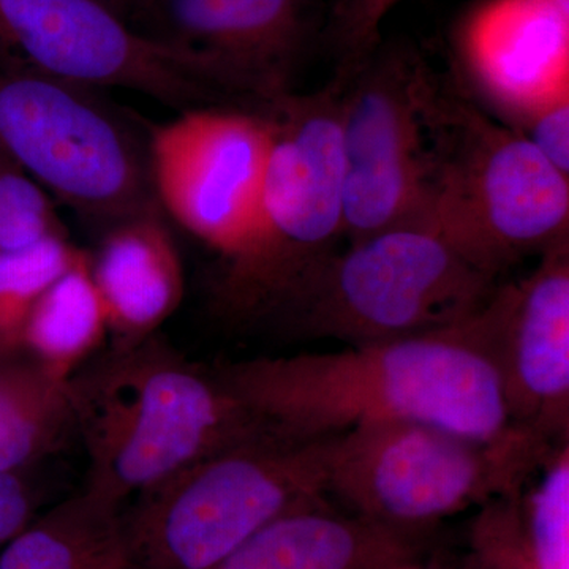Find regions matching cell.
<instances>
[{
    "label": "cell",
    "mask_w": 569,
    "mask_h": 569,
    "mask_svg": "<svg viewBox=\"0 0 569 569\" xmlns=\"http://www.w3.org/2000/svg\"><path fill=\"white\" fill-rule=\"evenodd\" d=\"M479 312L437 331L336 353L247 359L217 373L264 429L291 440L418 421L498 443L526 432L509 425Z\"/></svg>",
    "instance_id": "cell-1"
},
{
    "label": "cell",
    "mask_w": 569,
    "mask_h": 569,
    "mask_svg": "<svg viewBox=\"0 0 569 569\" xmlns=\"http://www.w3.org/2000/svg\"><path fill=\"white\" fill-rule=\"evenodd\" d=\"M415 569H425V568H422V565H419V567H417Z\"/></svg>",
    "instance_id": "cell-30"
},
{
    "label": "cell",
    "mask_w": 569,
    "mask_h": 569,
    "mask_svg": "<svg viewBox=\"0 0 569 569\" xmlns=\"http://www.w3.org/2000/svg\"><path fill=\"white\" fill-rule=\"evenodd\" d=\"M552 452L527 433L481 443L426 422H370L337 436L328 492L355 515L417 537L463 509L522 493Z\"/></svg>",
    "instance_id": "cell-8"
},
{
    "label": "cell",
    "mask_w": 569,
    "mask_h": 569,
    "mask_svg": "<svg viewBox=\"0 0 569 569\" xmlns=\"http://www.w3.org/2000/svg\"><path fill=\"white\" fill-rule=\"evenodd\" d=\"M321 0H151L144 33L203 56L268 110L291 91Z\"/></svg>",
    "instance_id": "cell-13"
},
{
    "label": "cell",
    "mask_w": 569,
    "mask_h": 569,
    "mask_svg": "<svg viewBox=\"0 0 569 569\" xmlns=\"http://www.w3.org/2000/svg\"><path fill=\"white\" fill-rule=\"evenodd\" d=\"M520 134L541 152L561 174L569 178V91L546 97L541 102L516 116Z\"/></svg>",
    "instance_id": "cell-25"
},
{
    "label": "cell",
    "mask_w": 569,
    "mask_h": 569,
    "mask_svg": "<svg viewBox=\"0 0 569 569\" xmlns=\"http://www.w3.org/2000/svg\"><path fill=\"white\" fill-rule=\"evenodd\" d=\"M346 80L269 104L271 144L260 203L242 249L219 266L211 306L231 325L272 326L343 234Z\"/></svg>",
    "instance_id": "cell-3"
},
{
    "label": "cell",
    "mask_w": 569,
    "mask_h": 569,
    "mask_svg": "<svg viewBox=\"0 0 569 569\" xmlns=\"http://www.w3.org/2000/svg\"><path fill=\"white\" fill-rule=\"evenodd\" d=\"M149 130L97 89L0 63V152L102 231L162 211Z\"/></svg>",
    "instance_id": "cell-7"
},
{
    "label": "cell",
    "mask_w": 569,
    "mask_h": 569,
    "mask_svg": "<svg viewBox=\"0 0 569 569\" xmlns=\"http://www.w3.org/2000/svg\"><path fill=\"white\" fill-rule=\"evenodd\" d=\"M271 144L268 112L204 108L151 126L153 192L163 213L227 263L252 231Z\"/></svg>",
    "instance_id": "cell-11"
},
{
    "label": "cell",
    "mask_w": 569,
    "mask_h": 569,
    "mask_svg": "<svg viewBox=\"0 0 569 569\" xmlns=\"http://www.w3.org/2000/svg\"><path fill=\"white\" fill-rule=\"evenodd\" d=\"M419 542L362 518L340 515L328 503L272 520L209 569H415Z\"/></svg>",
    "instance_id": "cell-16"
},
{
    "label": "cell",
    "mask_w": 569,
    "mask_h": 569,
    "mask_svg": "<svg viewBox=\"0 0 569 569\" xmlns=\"http://www.w3.org/2000/svg\"><path fill=\"white\" fill-rule=\"evenodd\" d=\"M336 438L264 429L134 497L122 511L134 569L212 568L272 520L328 503Z\"/></svg>",
    "instance_id": "cell-4"
},
{
    "label": "cell",
    "mask_w": 569,
    "mask_h": 569,
    "mask_svg": "<svg viewBox=\"0 0 569 569\" xmlns=\"http://www.w3.org/2000/svg\"><path fill=\"white\" fill-rule=\"evenodd\" d=\"M402 0H340L332 17V40L340 56L336 74L347 77L381 43V24Z\"/></svg>",
    "instance_id": "cell-24"
},
{
    "label": "cell",
    "mask_w": 569,
    "mask_h": 569,
    "mask_svg": "<svg viewBox=\"0 0 569 569\" xmlns=\"http://www.w3.org/2000/svg\"><path fill=\"white\" fill-rule=\"evenodd\" d=\"M0 569H134L122 508L88 490L67 498L0 549Z\"/></svg>",
    "instance_id": "cell-17"
},
{
    "label": "cell",
    "mask_w": 569,
    "mask_h": 569,
    "mask_svg": "<svg viewBox=\"0 0 569 569\" xmlns=\"http://www.w3.org/2000/svg\"><path fill=\"white\" fill-rule=\"evenodd\" d=\"M342 78L343 234L355 242L425 222L440 88L436 74L410 47L380 43Z\"/></svg>",
    "instance_id": "cell-9"
},
{
    "label": "cell",
    "mask_w": 569,
    "mask_h": 569,
    "mask_svg": "<svg viewBox=\"0 0 569 569\" xmlns=\"http://www.w3.org/2000/svg\"><path fill=\"white\" fill-rule=\"evenodd\" d=\"M425 222L497 279L530 252L568 238L569 178L518 130L438 89Z\"/></svg>",
    "instance_id": "cell-6"
},
{
    "label": "cell",
    "mask_w": 569,
    "mask_h": 569,
    "mask_svg": "<svg viewBox=\"0 0 569 569\" xmlns=\"http://www.w3.org/2000/svg\"><path fill=\"white\" fill-rule=\"evenodd\" d=\"M545 2L557 7V9L565 11V13H569V0H545Z\"/></svg>",
    "instance_id": "cell-28"
},
{
    "label": "cell",
    "mask_w": 569,
    "mask_h": 569,
    "mask_svg": "<svg viewBox=\"0 0 569 569\" xmlns=\"http://www.w3.org/2000/svg\"><path fill=\"white\" fill-rule=\"evenodd\" d=\"M429 223H406L331 253L296 288L276 328L351 346L462 323L497 284Z\"/></svg>",
    "instance_id": "cell-5"
},
{
    "label": "cell",
    "mask_w": 569,
    "mask_h": 569,
    "mask_svg": "<svg viewBox=\"0 0 569 569\" xmlns=\"http://www.w3.org/2000/svg\"><path fill=\"white\" fill-rule=\"evenodd\" d=\"M518 496L482 505L470 537L468 569H538L531 557Z\"/></svg>",
    "instance_id": "cell-23"
},
{
    "label": "cell",
    "mask_w": 569,
    "mask_h": 569,
    "mask_svg": "<svg viewBox=\"0 0 569 569\" xmlns=\"http://www.w3.org/2000/svg\"><path fill=\"white\" fill-rule=\"evenodd\" d=\"M7 163H9V159L0 152V178H2L3 170H6Z\"/></svg>",
    "instance_id": "cell-29"
},
{
    "label": "cell",
    "mask_w": 569,
    "mask_h": 569,
    "mask_svg": "<svg viewBox=\"0 0 569 569\" xmlns=\"http://www.w3.org/2000/svg\"><path fill=\"white\" fill-rule=\"evenodd\" d=\"M67 238L52 197L13 162L0 178V253H17Z\"/></svg>",
    "instance_id": "cell-22"
},
{
    "label": "cell",
    "mask_w": 569,
    "mask_h": 569,
    "mask_svg": "<svg viewBox=\"0 0 569 569\" xmlns=\"http://www.w3.org/2000/svg\"><path fill=\"white\" fill-rule=\"evenodd\" d=\"M74 430L70 381L26 353L0 356V473L24 471Z\"/></svg>",
    "instance_id": "cell-19"
},
{
    "label": "cell",
    "mask_w": 569,
    "mask_h": 569,
    "mask_svg": "<svg viewBox=\"0 0 569 569\" xmlns=\"http://www.w3.org/2000/svg\"><path fill=\"white\" fill-rule=\"evenodd\" d=\"M93 496L121 507L183 468L264 430L219 373L159 336L111 348L70 378Z\"/></svg>",
    "instance_id": "cell-2"
},
{
    "label": "cell",
    "mask_w": 569,
    "mask_h": 569,
    "mask_svg": "<svg viewBox=\"0 0 569 569\" xmlns=\"http://www.w3.org/2000/svg\"><path fill=\"white\" fill-rule=\"evenodd\" d=\"M36 518L37 498L24 471L0 473V549Z\"/></svg>",
    "instance_id": "cell-26"
},
{
    "label": "cell",
    "mask_w": 569,
    "mask_h": 569,
    "mask_svg": "<svg viewBox=\"0 0 569 569\" xmlns=\"http://www.w3.org/2000/svg\"><path fill=\"white\" fill-rule=\"evenodd\" d=\"M108 339L107 313L92 279L89 253L80 250L33 305L22 351L51 377L70 381Z\"/></svg>",
    "instance_id": "cell-18"
},
{
    "label": "cell",
    "mask_w": 569,
    "mask_h": 569,
    "mask_svg": "<svg viewBox=\"0 0 569 569\" xmlns=\"http://www.w3.org/2000/svg\"><path fill=\"white\" fill-rule=\"evenodd\" d=\"M541 481L520 498L523 527L538 569H569V447L553 451Z\"/></svg>",
    "instance_id": "cell-21"
},
{
    "label": "cell",
    "mask_w": 569,
    "mask_h": 569,
    "mask_svg": "<svg viewBox=\"0 0 569 569\" xmlns=\"http://www.w3.org/2000/svg\"><path fill=\"white\" fill-rule=\"evenodd\" d=\"M80 250L69 238H54L24 252L0 253V356L24 353L33 305Z\"/></svg>",
    "instance_id": "cell-20"
},
{
    "label": "cell",
    "mask_w": 569,
    "mask_h": 569,
    "mask_svg": "<svg viewBox=\"0 0 569 569\" xmlns=\"http://www.w3.org/2000/svg\"><path fill=\"white\" fill-rule=\"evenodd\" d=\"M0 40L24 62L97 89H126L182 114L261 107L203 56L156 39L97 0H0Z\"/></svg>",
    "instance_id": "cell-10"
},
{
    "label": "cell",
    "mask_w": 569,
    "mask_h": 569,
    "mask_svg": "<svg viewBox=\"0 0 569 569\" xmlns=\"http://www.w3.org/2000/svg\"><path fill=\"white\" fill-rule=\"evenodd\" d=\"M479 320L509 425L549 447L568 440L569 239L526 279L497 287Z\"/></svg>",
    "instance_id": "cell-12"
},
{
    "label": "cell",
    "mask_w": 569,
    "mask_h": 569,
    "mask_svg": "<svg viewBox=\"0 0 569 569\" xmlns=\"http://www.w3.org/2000/svg\"><path fill=\"white\" fill-rule=\"evenodd\" d=\"M89 266L107 313L111 348L138 346L157 336L181 306L186 277L162 211L108 227L89 253Z\"/></svg>",
    "instance_id": "cell-14"
},
{
    "label": "cell",
    "mask_w": 569,
    "mask_h": 569,
    "mask_svg": "<svg viewBox=\"0 0 569 569\" xmlns=\"http://www.w3.org/2000/svg\"><path fill=\"white\" fill-rule=\"evenodd\" d=\"M97 2L103 3L107 9L118 13L122 20L130 22V20H138L141 17L151 0H97Z\"/></svg>",
    "instance_id": "cell-27"
},
{
    "label": "cell",
    "mask_w": 569,
    "mask_h": 569,
    "mask_svg": "<svg viewBox=\"0 0 569 569\" xmlns=\"http://www.w3.org/2000/svg\"><path fill=\"white\" fill-rule=\"evenodd\" d=\"M569 13L545 0H488L462 33L463 54L515 114L568 88Z\"/></svg>",
    "instance_id": "cell-15"
}]
</instances>
